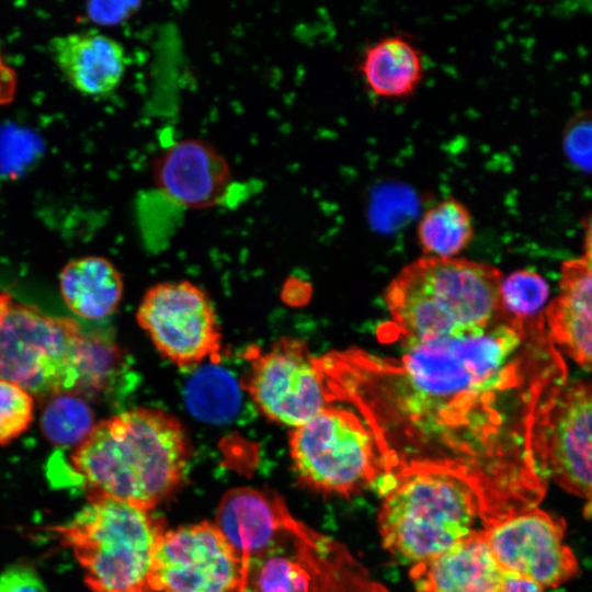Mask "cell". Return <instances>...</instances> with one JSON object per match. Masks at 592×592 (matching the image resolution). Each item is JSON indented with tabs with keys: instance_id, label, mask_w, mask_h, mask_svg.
Listing matches in <instances>:
<instances>
[{
	"instance_id": "1",
	"label": "cell",
	"mask_w": 592,
	"mask_h": 592,
	"mask_svg": "<svg viewBox=\"0 0 592 592\" xmlns=\"http://www.w3.org/2000/svg\"><path fill=\"white\" fill-rule=\"evenodd\" d=\"M543 325L502 318L483 332L399 356L354 350L317 362L332 399L361 412L385 473L456 474L476 490L481 516L498 517L526 508L542 490L527 437L555 358Z\"/></svg>"
},
{
	"instance_id": "2",
	"label": "cell",
	"mask_w": 592,
	"mask_h": 592,
	"mask_svg": "<svg viewBox=\"0 0 592 592\" xmlns=\"http://www.w3.org/2000/svg\"><path fill=\"white\" fill-rule=\"evenodd\" d=\"M189 456L186 432L174 415L137 407L96 422L69 465L89 500L151 511L177 489Z\"/></svg>"
},
{
	"instance_id": "3",
	"label": "cell",
	"mask_w": 592,
	"mask_h": 592,
	"mask_svg": "<svg viewBox=\"0 0 592 592\" xmlns=\"http://www.w3.org/2000/svg\"><path fill=\"white\" fill-rule=\"evenodd\" d=\"M501 272L488 263L424 255L390 282L385 303L403 349L483 332L503 317Z\"/></svg>"
},
{
	"instance_id": "4",
	"label": "cell",
	"mask_w": 592,
	"mask_h": 592,
	"mask_svg": "<svg viewBox=\"0 0 592 592\" xmlns=\"http://www.w3.org/2000/svg\"><path fill=\"white\" fill-rule=\"evenodd\" d=\"M112 343L83 334L68 317L12 304L0 325V379L34 398L101 390L116 368Z\"/></svg>"
},
{
	"instance_id": "5",
	"label": "cell",
	"mask_w": 592,
	"mask_h": 592,
	"mask_svg": "<svg viewBox=\"0 0 592 592\" xmlns=\"http://www.w3.org/2000/svg\"><path fill=\"white\" fill-rule=\"evenodd\" d=\"M378 526L383 547L401 563L415 565L448 549L481 516L479 497L463 477L433 467L383 474Z\"/></svg>"
},
{
	"instance_id": "6",
	"label": "cell",
	"mask_w": 592,
	"mask_h": 592,
	"mask_svg": "<svg viewBox=\"0 0 592 592\" xmlns=\"http://www.w3.org/2000/svg\"><path fill=\"white\" fill-rule=\"evenodd\" d=\"M52 530L72 550L92 592H151L152 556L166 532L162 517L122 501L95 499Z\"/></svg>"
},
{
	"instance_id": "7",
	"label": "cell",
	"mask_w": 592,
	"mask_h": 592,
	"mask_svg": "<svg viewBox=\"0 0 592 592\" xmlns=\"http://www.w3.org/2000/svg\"><path fill=\"white\" fill-rule=\"evenodd\" d=\"M591 386L568 382L559 369L539 394L528 429V455L538 477L549 478L591 508Z\"/></svg>"
},
{
	"instance_id": "8",
	"label": "cell",
	"mask_w": 592,
	"mask_h": 592,
	"mask_svg": "<svg viewBox=\"0 0 592 592\" xmlns=\"http://www.w3.org/2000/svg\"><path fill=\"white\" fill-rule=\"evenodd\" d=\"M294 469L310 488L348 496L385 473L375 437L352 411L329 406L289 435Z\"/></svg>"
},
{
	"instance_id": "9",
	"label": "cell",
	"mask_w": 592,
	"mask_h": 592,
	"mask_svg": "<svg viewBox=\"0 0 592 592\" xmlns=\"http://www.w3.org/2000/svg\"><path fill=\"white\" fill-rule=\"evenodd\" d=\"M136 318L158 352L178 366L201 364L220 350L221 334L213 305L190 282H164L150 287Z\"/></svg>"
},
{
	"instance_id": "10",
	"label": "cell",
	"mask_w": 592,
	"mask_h": 592,
	"mask_svg": "<svg viewBox=\"0 0 592 592\" xmlns=\"http://www.w3.org/2000/svg\"><path fill=\"white\" fill-rule=\"evenodd\" d=\"M241 560L214 523L162 534L152 556L151 592H238Z\"/></svg>"
},
{
	"instance_id": "11",
	"label": "cell",
	"mask_w": 592,
	"mask_h": 592,
	"mask_svg": "<svg viewBox=\"0 0 592 592\" xmlns=\"http://www.w3.org/2000/svg\"><path fill=\"white\" fill-rule=\"evenodd\" d=\"M247 389L269 420L293 429L333 400L317 360L303 342L287 339L254 358Z\"/></svg>"
},
{
	"instance_id": "12",
	"label": "cell",
	"mask_w": 592,
	"mask_h": 592,
	"mask_svg": "<svg viewBox=\"0 0 592 592\" xmlns=\"http://www.w3.org/2000/svg\"><path fill=\"white\" fill-rule=\"evenodd\" d=\"M480 531L504 571L542 588H557L578 572L576 556L565 543L566 523L540 509L485 521Z\"/></svg>"
},
{
	"instance_id": "13",
	"label": "cell",
	"mask_w": 592,
	"mask_h": 592,
	"mask_svg": "<svg viewBox=\"0 0 592 592\" xmlns=\"http://www.w3.org/2000/svg\"><path fill=\"white\" fill-rule=\"evenodd\" d=\"M152 178L163 196L186 208L223 204L237 185L224 155L198 138L179 139L164 148L153 161Z\"/></svg>"
},
{
	"instance_id": "14",
	"label": "cell",
	"mask_w": 592,
	"mask_h": 592,
	"mask_svg": "<svg viewBox=\"0 0 592 592\" xmlns=\"http://www.w3.org/2000/svg\"><path fill=\"white\" fill-rule=\"evenodd\" d=\"M547 334L582 369L591 368L592 266L591 225L583 253L561 267L559 292L546 309Z\"/></svg>"
},
{
	"instance_id": "15",
	"label": "cell",
	"mask_w": 592,
	"mask_h": 592,
	"mask_svg": "<svg viewBox=\"0 0 592 592\" xmlns=\"http://www.w3.org/2000/svg\"><path fill=\"white\" fill-rule=\"evenodd\" d=\"M296 522L277 497L240 487L224 494L214 524L246 561L271 547Z\"/></svg>"
},
{
	"instance_id": "16",
	"label": "cell",
	"mask_w": 592,
	"mask_h": 592,
	"mask_svg": "<svg viewBox=\"0 0 592 592\" xmlns=\"http://www.w3.org/2000/svg\"><path fill=\"white\" fill-rule=\"evenodd\" d=\"M49 52L67 82L87 96H105L121 84L126 71L125 49L119 42L96 31L54 37Z\"/></svg>"
},
{
	"instance_id": "17",
	"label": "cell",
	"mask_w": 592,
	"mask_h": 592,
	"mask_svg": "<svg viewBox=\"0 0 592 592\" xmlns=\"http://www.w3.org/2000/svg\"><path fill=\"white\" fill-rule=\"evenodd\" d=\"M504 570L494 559L480 530L448 549L411 566L418 592H498Z\"/></svg>"
},
{
	"instance_id": "18",
	"label": "cell",
	"mask_w": 592,
	"mask_h": 592,
	"mask_svg": "<svg viewBox=\"0 0 592 592\" xmlns=\"http://www.w3.org/2000/svg\"><path fill=\"white\" fill-rule=\"evenodd\" d=\"M358 71L369 92L384 100L407 99L424 77V61L419 48L406 36L388 35L368 45Z\"/></svg>"
},
{
	"instance_id": "19",
	"label": "cell",
	"mask_w": 592,
	"mask_h": 592,
	"mask_svg": "<svg viewBox=\"0 0 592 592\" xmlns=\"http://www.w3.org/2000/svg\"><path fill=\"white\" fill-rule=\"evenodd\" d=\"M59 287L70 311L98 320L112 315L123 296V278L107 259L88 255L69 261L60 271Z\"/></svg>"
},
{
	"instance_id": "20",
	"label": "cell",
	"mask_w": 592,
	"mask_h": 592,
	"mask_svg": "<svg viewBox=\"0 0 592 592\" xmlns=\"http://www.w3.org/2000/svg\"><path fill=\"white\" fill-rule=\"evenodd\" d=\"M475 235L468 207L447 196L429 207L421 216L417 236L425 255L454 258L464 251Z\"/></svg>"
},
{
	"instance_id": "21",
	"label": "cell",
	"mask_w": 592,
	"mask_h": 592,
	"mask_svg": "<svg viewBox=\"0 0 592 592\" xmlns=\"http://www.w3.org/2000/svg\"><path fill=\"white\" fill-rule=\"evenodd\" d=\"M46 400L41 414L44 436L58 447H76L95 425L92 408L77 392H62Z\"/></svg>"
},
{
	"instance_id": "22",
	"label": "cell",
	"mask_w": 592,
	"mask_h": 592,
	"mask_svg": "<svg viewBox=\"0 0 592 592\" xmlns=\"http://www.w3.org/2000/svg\"><path fill=\"white\" fill-rule=\"evenodd\" d=\"M548 294V284L538 273L531 270L513 272L501 282L502 317L510 320L533 321L544 307Z\"/></svg>"
},
{
	"instance_id": "23",
	"label": "cell",
	"mask_w": 592,
	"mask_h": 592,
	"mask_svg": "<svg viewBox=\"0 0 592 592\" xmlns=\"http://www.w3.org/2000/svg\"><path fill=\"white\" fill-rule=\"evenodd\" d=\"M234 380L224 372L212 369L194 376L187 388V401L194 413L205 420L229 418L237 405Z\"/></svg>"
},
{
	"instance_id": "24",
	"label": "cell",
	"mask_w": 592,
	"mask_h": 592,
	"mask_svg": "<svg viewBox=\"0 0 592 592\" xmlns=\"http://www.w3.org/2000/svg\"><path fill=\"white\" fill-rule=\"evenodd\" d=\"M34 397L21 386L0 379V445L21 436L34 420Z\"/></svg>"
},
{
	"instance_id": "25",
	"label": "cell",
	"mask_w": 592,
	"mask_h": 592,
	"mask_svg": "<svg viewBox=\"0 0 592 592\" xmlns=\"http://www.w3.org/2000/svg\"><path fill=\"white\" fill-rule=\"evenodd\" d=\"M591 124L584 116L574 118L566 128L563 148L572 163L581 169L590 167Z\"/></svg>"
},
{
	"instance_id": "26",
	"label": "cell",
	"mask_w": 592,
	"mask_h": 592,
	"mask_svg": "<svg viewBox=\"0 0 592 592\" xmlns=\"http://www.w3.org/2000/svg\"><path fill=\"white\" fill-rule=\"evenodd\" d=\"M0 592H47V589L35 568L19 562L0 573Z\"/></svg>"
},
{
	"instance_id": "27",
	"label": "cell",
	"mask_w": 592,
	"mask_h": 592,
	"mask_svg": "<svg viewBox=\"0 0 592 592\" xmlns=\"http://www.w3.org/2000/svg\"><path fill=\"white\" fill-rule=\"evenodd\" d=\"M18 75L7 64L0 47V106L10 104L16 94Z\"/></svg>"
},
{
	"instance_id": "28",
	"label": "cell",
	"mask_w": 592,
	"mask_h": 592,
	"mask_svg": "<svg viewBox=\"0 0 592 592\" xmlns=\"http://www.w3.org/2000/svg\"><path fill=\"white\" fill-rule=\"evenodd\" d=\"M121 4L122 3H116L115 8L109 10V8L104 7V3H90L91 8L88 9V12L91 19L93 18L100 22H119L122 19L132 13L137 7V3L135 2H125V4L119 8Z\"/></svg>"
},
{
	"instance_id": "29",
	"label": "cell",
	"mask_w": 592,
	"mask_h": 592,
	"mask_svg": "<svg viewBox=\"0 0 592 592\" xmlns=\"http://www.w3.org/2000/svg\"><path fill=\"white\" fill-rule=\"evenodd\" d=\"M498 592H543V588L519 573L504 571Z\"/></svg>"
},
{
	"instance_id": "30",
	"label": "cell",
	"mask_w": 592,
	"mask_h": 592,
	"mask_svg": "<svg viewBox=\"0 0 592 592\" xmlns=\"http://www.w3.org/2000/svg\"><path fill=\"white\" fill-rule=\"evenodd\" d=\"M12 298L11 296L0 289V325L4 320L5 316L8 315L11 306H12Z\"/></svg>"
},
{
	"instance_id": "31",
	"label": "cell",
	"mask_w": 592,
	"mask_h": 592,
	"mask_svg": "<svg viewBox=\"0 0 592 592\" xmlns=\"http://www.w3.org/2000/svg\"><path fill=\"white\" fill-rule=\"evenodd\" d=\"M368 592H389V591L386 588H384L382 584L374 581Z\"/></svg>"
}]
</instances>
